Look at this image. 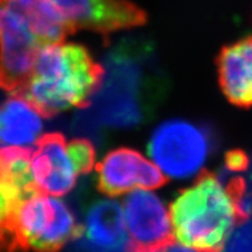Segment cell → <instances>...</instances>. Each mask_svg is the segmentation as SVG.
<instances>
[{"label":"cell","instance_id":"6da1fadb","mask_svg":"<svg viewBox=\"0 0 252 252\" xmlns=\"http://www.w3.org/2000/svg\"><path fill=\"white\" fill-rule=\"evenodd\" d=\"M103 78L104 68L86 47L61 41L40 50L26 84L15 94L43 117H54L74 106H89Z\"/></svg>","mask_w":252,"mask_h":252},{"label":"cell","instance_id":"7a4b0ae2","mask_svg":"<svg viewBox=\"0 0 252 252\" xmlns=\"http://www.w3.org/2000/svg\"><path fill=\"white\" fill-rule=\"evenodd\" d=\"M72 33L46 0H0V88L19 93L40 50Z\"/></svg>","mask_w":252,"mask_h":252},{"label":"cell","instance_id":"3957f363","mask_svg":"<svg viewBox=\"0 0 252 252\" xmlns=\"http://www.w3.org/2000/svg\"><path fill=\"white\" fill-rule=\"evenodd\" d=\"M169 209L175 238L197 252H222L235 225L243 223L237 202L214 172H201Z\"/></svg>","mask_w":252,"mask_h":252},{"label":"cell","instance_id":"277c9868","mask_svg":"<svg viewBox=\"0 0 252 252\" xmlns=\"http://www.w3.org/2000/svg\"><path fill=\"white\" fill-rule=\"evenodd\" d=\"M150 45H119L109 56V74L102 99L103 121L117 127H133L145 122L166 94L167 84L151 64Z\"/></svg>","mask_w":252,"mask_h":252},{"label":"cell","instance_id":"5b68a950","mask_svg":"<svg viewBox=\"0 0 252 252\" xmlns=\"http://www.w3.org/2000/svg\"><path fill=\"white\" fill-rule=\"evenodd\" d=\"M149 154L166 176L184 180L203 168L214 150L212 131L186 119H168L151 134Z\"/></svg>","mask_w":252,"mask_h":252},{"label":"cell","instance_id":"8992f818","mask_svg":"<svg viewBox=\"0 0 252 252\" xmlns=\"http://www.w3.org/2000/svg\"><path fill=\"white\" fill-rule=\"evenodd\" d=\"M83 232L84 226L70 208L53 195L37 191L25 201L19 212L17 237L21 252H58Z\"/></svg>","mask_w":252,"mask_h":252},{"label":"cell","instance_id":"52a82bcc","mask_svg":"<svg viewBox=\"0 0 252 252\" xmlns=\"http://www.w3.org/2000/svg\"><path fill=\"white\" fill-rule=\"evenodd\" d=\"M31 147L0 149V252H18L20 208L40 191L31 173Z\"/></svg>","mask_w":252,"mask_h":252},{"label":"cell","instance_id":"ba28073f","mask_svg":"<svg viewBox=\"0 0 252 252\" xmlns=\"http://www.w3.org/2000/svg\"><path fill=\"white\" fill-rule=\"evenodd\" d=\"M126 252H161L174 243L171 215L154 193L134 190L124 201Z\"/></svg>","mask_w":252,"mask_h":252},{"label":"cell","instance_id":"9c48e42d","mask_svg":"<svg viewBox=\"0 0 252 252\" xmlns=\"http://www.w3.org/2000/svg\"><path fill=\"white\" fill-rule=\"evenodd\" d=\"M71 30L91 31L109 35L115 32L143 26L147 14L128 0H46Z\"/></svg>","mask_w":252,"mask_h":252},{"label":"cell","instance_id":"30bf717a","mask_svg":"<svg viewBox=\"0 0 252 252\" xmlns=\"http://www.w3.org/2000/svg\"><path fill=\"white\" fill-rule=\"evenodd\" d=\"M167 184L166 175L133 149L121 147L106 154L97 166V188L108 196L139 189H158Z\"/></svg>","mask_w":252,"mask_h":252},{"label":"cell","instance_id":"8fae6325","mask_svg":"<svg viewBox=\"0 0 252 252\" xmlns=\"http://www.w3.org/2000/svg\"><path fill=\"white\" fill-rule=\"evenodd\" d=\"M31 173L41 193L53 196L68 194L81 175L61 133L41 135L31 157Z\"/></svg>","mask_w":252,"mask_h":252},{"label":"cell","instance_id":"7c38bea8","mask_svg":"<svg viewBox=\"0 0 252 252\" xmlns=\"http://www.w3.org/2000/svg\"><path fill=\"white\" fill-rule=\"evenodd\" d=\"M220 88L229 103L252 108V35L222 47L216 58Z\"/></svg>","mask_w":252,"mask_h":252},{"label":"cell","instance_id":"4fadbf2b","mask_svg":"<svg viewBox=\"0 0 252 252\" xmlns=\"http://www.w3.org/2000/svg\"><path fill=\"white\" fill-rule=\"evenodd\" d=\"M41 113L25 97L12 94L0 103V149L31 147L42 131Z\"/></svg>","mask_w":252,"mask_h":252},{"label":"cell","instance_id":"5bb4252c","mask_svg":"<svg viewBox=\"0 0 252 252\" xmlns=\"http://www.w3.org/2000/svg\"><path fill=\"white\" fill-rule=\"evenodd\" d=\"M91 248L100 252H126L124 212L121 203L99 200L89 208L84 232Z\"/></svg>","mask_w":252,"mask_h":252},{"label":"cell","instance_id":"9a60e30c","mask_svg":"<svg viewBox=\"0 0 252 252\" xmlns=\"http://www.w3.org/2000/svg\"><path fill=\"white\" fill-rule=\"evenodd\" d=\"M68 146L81 175L89 173L94 168L96 160V151L93 143L88 139H74L69 141Z\"/></svg>","mask_w":252,"mask_h":252},{"label":"cell","instance_id":"2e32d148","mask_svg":"<svg viewBox=\"0 0 252 252\" xmlns=\"http://www.w3.org/2000/svg\"><path fill=\"white\" fill-rule=\"evenodd\" d=\"M222 252H252V220L241 223L231 232Z\"/></svg>","mask_w":252,"mask_h":252},{"label":"cell","instance_id":"e0dca14e","mask_svg":"<svg viewBox=\"0 0 252 252\" xmlns=\"http://www.w3.org/2000/svg\"><path fill=\"white\" fill-rule=\"evenodd\" d=\"M250 166V158L243 150H230L224 154L223 171L228 173H242Z\"/></svg>","mask_w":252,"mask_h":252},{"label":"cell","instance_id":"ac0fdd59","mask_svg":"<svg viewBox=\"0 0 252 252\" xmlns=\"http://www.w3.org/2000/svg\"><path fill=\"white\" fill-rule=\"evenodd\" d=\"M161 252H195L193 249L186 247L184 244H171Z\"/></svg>","mask_w":252,"mask_h":252}]
</instances>
